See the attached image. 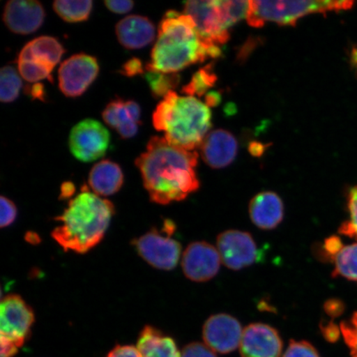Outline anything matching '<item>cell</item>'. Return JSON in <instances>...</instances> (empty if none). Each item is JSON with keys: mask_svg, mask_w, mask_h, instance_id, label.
Instances as JSON below:
<instances>
[{"mask_svg": "<svg viewBox=\"0 0 357 357\" xmlns=\"http://www.w3.org/2000/svg\"><path fill=\"white\" fill-rule=\"evenodd\" d=\"M26 92L36 100H43L45 99V89L43 84L35 83L33 86L26 88Z\"/></svg>", "mask_w": 357, "mask_h": 357, "instance_id": "cell-41", "label": "cell"}, {"mask_svg": "<svg viewBox=\"0 0 357 357\" xmlns=\"http://www.w3.org/2000/svg\"><path fill=\"white\" fill-rule=\"evenodd\" d=\"M333 262V278H343L357 282V243L343 247Z\"/></svg>", "mask_w": 357, "mask_h": 357, "instance_id": "cell-24", "label": "cell"}, {"mask_svg": "<svg viewBox=\"0 0 357 357\" xmlns=\"http://www.w3.org/2000/svg\"><path fill=\"white\" fill-rule=\"evenodd\" d=\"M220 98L218 93L214 92L213 93H208L206 96V104L208 106H214L218 104Z\"/></svg>", "mask_w": 357, "mask_h": 357, "instance_id": "cell-43", "label": "cell"}, {"mask_svg": "<svg viewBox=\"0 0 357 357\" xmlns=\"http://www.w3.org/2000/svg\"><path fill=\"white\" fill-rule=\"evenodd\" d=\"M93 8L91 0H57L53 10L62 20L70 24L88 20Z\"/></svg>", "mask_w": 357, "mask_h": 357, "instance_id": "cell-23", "label": "cell"}, {"mask_svg": "<svg viewBox=\"0 0 357 357\" xmlns=\"http://www.w3.org/2000/svg\"><path fill=\"white\" fill-rule=\"evenodd\" d=\"M116 36L123 47L130 50L144 48L155 38V28L149 19L141 15H129L119 22Z\"/></svg>", "mask_w": 357, "mask_h": 357, "instance_id": "cell-18", "label": "cell"}, {"mask_svg": "<svg viewBox=\"0 0 357 357\" xmlns=\"http://www.w3.org/2000/svg\"><path fill=\"white\" fill-rule=\"evenodd\" d=\"M340 329L351 357H357V311L349 320L342 321Z\"/></svg>", "mask_w": 357, "mask_h": 357, "instance_id": "cell-30", "label": "cell"}, {"mask_svg": "<svg viewBox=\"0 0 357 357\" xmlns=\"http://www.w3.org/2000/svg\"><path fill=\"white\" fill-rule=\"evenodd\" d=\"M61 198L67 199L71 197L75 193V185L73 183L66 182L61 186Z\"/></svg>", "mask_w": 357, "mask_h": 357, "instance_id": "cell-42", "label": "cell"}, {"mask_svg": "<svg viewBox=\"0 0 357 357\" xmlns=\"http://www.w3.org/2000/svg\"><path fill=\"white\" fill-rule=\"evenodd\" d=\"M107 357H142L137 347L127 345L117 346L112 350Z\"/></svg>", "mask_w": 357, "mask_h": 357, "instance_id": "cell-37", "label": "cell"}, {"mask_svg": "<svg viewBox=\"0 0 357 357\" xmlns=\"http://www.w3.org/2000/svg\"><path fill=\"white\" fill-rule=\"evenodd\" d=\"M176 225L171 220H164L162 229H153L133 240L132 244L139 256L149 265L162 271L175 268L181 254V245L173 239Z\"/></svg>", "mask_w": 357, "mask_h": 357, "instance_id": "cell-7", "label": "cell"}, {"mask_svg": "<svg viewBox=\"0 0 357 357\" xmlns=\"http://www.w3.org/2000/svg\"><path fill=\"white\" fill-rule=\"evenodd\" d=\"M100 66L96 57L79 53L62 62L58 70L59 88L64 96H82L99 75Z\"/></svg>", "mask_w": 357, "mask_h": 357, "instance_id": "cell-9", "label": "cell"}, {"mask_svg": "<svg viewBox=\"0 0 357 357\" xmlns=\"http://www.w3.org/2000/svg\"><path fill=\"white\" fill-rule=\"evenodd\" d=\"M238 146L233 134L218 129L208 133L200 146L204 162L212 168L221 169L234 162Z\"/></svg>", "mask_w": 357, "mask_h": 357, "instance_id": "cell-17", "label": "cell"}, {"mask_svg": "<svg viewBox=\"0 0 357 357\" xmlns=\"http://www.w3.org/2000/svg\"><path fill=\"white\" fill-rule=\"evenodd\" d=\"M283 357H320V356L310 342L290 341Z\"/></svg>", "mask_w": 357, "mask_h": 357, "instance_id": "cell-31", "label": "cell"}, {"mask_svg": "<svg viewBox=\"0 0 357 357\" xmlns=\"http://www.w3.org/2000/svg\"><path fill=\"white\" fill-rule=\"evenodd\" d=\"M144 78L149 83L151 93L155 99L166 96L180 82V77L178 74L160 73L156 71L146 70Z\"/></svg>", "mask_w": 357, "mask_h": 357, "instance_id": "cell-26", "label": "cell"}, {"mask_svg": "<svg viewBox=\"0 0 357 357\" xmlns=\"http://www.w3.org/2000/svg\"><path fill=\"white\" fill-rule=\"evenodd\" d=\"M324 311L332 318L340 316L344 312V303L338 300H329L324 303Z\"/></svg>", "mask_w": 357, "mask_h": 357, "instance_id": "cell-39", "label": "cell"}, {"mask_svg": "<svg viewBox=\"0 0 357 357\" xmlns=\"http://www.w3.org/2000/svg\"><path fill=\"white\" fill-rule=\"evenodd\" d=\"M243 333L238 320L226 314L211 316L203 328V337L206 345L222 354L235 351L240 346Z\"/></svg>", "mask_w": 357, "mask_h": 357, "instance_id": "cell-13", "label": "cell"}, {"mask_svg": "<svg viewBox=\"0 0 357 357\" xmlns=\"http://www.w3.org/2000/svg\"><path fill=\"white\" fill-rule=\"evenodd\" d=\"M44 20L43 4L36 0H11L3 8L4 24L13 33H33L41 28Z\"/></svg>", "mask_w": 357, "mask_h": 357, "instance_id": "cell-15", "label": "cell"}, {"mask_svg": "<svg viewBox=\"0 0 357 357\" xmlns=\"http://www.w3.org/2000/svg\"><path fill=\"white\" fill-rule=\"evenodd\" d=\"M106 124L115 129L123 139L136 135L141 124V109L133 100H112L102 111Z\"/></svg>", "mask_w": 357, "mask_h": 357, "instance_id": "cell-16", "label": "cell"}, {"mask_svg": "<svg viewBox=\"0 0 357 357\" xmlns=\"http://www.w3.org/2000/svg\"><path fill=\"white\" fill-rule=\"evenodd\" d=\"M110 135L107 128L95 119H84L71 129L69 136L70 153L83 162L102 158L108 150Z\"/></svg>", "mask_w": 357, "mask_h": 357, "instance_id": "cell-8", "label": "cell"}, {"mask_svg": "<svg viewBox=\"0 0 357 357\" xmlns=\"http://www.w3.org/2000/svg\"><path fill=\"white\" fill-rule=\"evenodd\" d=\"M142 357H181L175 341L151 326H145L137 340Z\"/></svg>", "mask_w": 357, "mask_h": 357, "instance_id": "cell-22", "label": "cell"}, {"mask_svg": "<svg viewBox=\"0 0 357 357\" xmlns=\"http://www.w3.org/2000/svg\"><path fill=\"white\" fill-rule=\"evenodd\" d=\"M250 1H187L184 13L195 22L205 41L220 47L229 39V29L247 19Z\"/></svg>", "mask_w": 357, "mask_h": 357, "instance_id": "cell-5", "label": "cell"}, {"mask_svg": "<svg viewBox=\"0 0 357 357\" xmlns=\"http://www.w3.org/2000/svg\"><path fill=\"white\" fill-rule=\"evenodd\" d=\"M181 357H217V356L207 345L200 342H193L184 348Z\"/></svg>", "mask_w": 357, "mask_h": 357, "instance_id": "cell-34", "label": "cell"}, {"mask_svg": "<svg viewBox=\"0 0 357 357\" xmlns=\"http://www.w3.org/2000/svg\"><path fill=\"white\" fill-rule=\"evenodd\" d=\"M17 70L22 79L29 83H38L40 80L48 79L53 82L51 69L29 61H17Z\"/></svg>", "mask_w": 357, "mask_h": 357, "instance_id": "cell-28", "label": "cell"}, {"mask_svg": "<svg viewBox=\"0 0 357 357\" xmlns=\"http://www.w3.org/2000/svg\"><path fill=\"white\" fill-rule=\"evenodd\" d=\"M344 247L340 238L336 236H333L324 241L323 247L318 251L319 258H323L324 261H333L339 252Z\"/></svg>", "mask_w": 357, "mask_h": 357, "instance_id": "cell-32", "label": "cell"}, {"mask_svg": "<svg viewBox=\"0 0 357 357\" xmlns=\"http://www.w3.org/2000/svg\"><path fill=\"white\" fill-rule=\"evenodd\" d=\"M22 83L15 67L3 66L0 71V100L11 102L19 97Z\"/></svg>", "mask_w": 357, "mask_h": 357, "instance_id": "cell-25", "label": "cell"}, {"mask_svg": "<svg viewBox=\"0 0 357 357\" xmlns=\"http://www.w3.org/2000/svg\"><path fill=\"white\" fill-rule=\"evenodd\" d=\"M347 207L350 220L343 223L339 229V233L352 238H357V186L351 188L348 194Z\"/></svg>", "mask_w": 357, "mask_h": 357, "instance_id": "cell-29", "label": "cell"}, {"mask_svg": "<svg viewBox=\"0 0 357 357\" xmlns=\"http://www.w3.org/2000/svg\"><path fill=\"white\" fill-rule=\"evenodd\" d=\"M217 79L211 67L201 69L192 77L191 82L183 88L182 92L186 95L202 96L208 89L213 86Z\"/></svg>", "mask_w": 357, "mask_h": 357, "instance_id": "cell-27", "label": "cell"}, {"mask_svg": "<svg viewBox=\"0 0 357 357\" xmlns=\"http://www.w3.org/2000/svg\"><path fill=\"white\" fill-rule=\"evenodd\" d=\"M198 158L195 151L169 144L165 137H151L145 153L136 160L151 200L167 205L198 190L199 181L195 172Z\"/></svg>", "mask_w": 357, "mask_h": 357, "instance_id": "cell-1", "label": "cell"}, {"mask_svg": "<svg viewBox=\"0 0 357 357\" xmlns=\"http://www.w3.org/2000/svg\"><path fill=\"white\" fill-rule=\"evenodd\" d=\"M218 250L206 242H195L186 248L182 257V269L186 278L195 282L211 280L220 269Z\"/></svg>", "mask_w": 357, "mask_h": 357, "instance_id": "cell-12", "label": "cell"}, {"mask_svg": "<svg viewBox=\"0 0 357 357\" xmlns=\"http://www.w3.org/2000/svg\"><path fill=\"white\" fill-rule=\"evenodd\" d=\"M283 342L274 328L252 324L244 329L240 343L242 357H280Z\"/></svg>", "mask_w": 357, "mask_h": 357, "instance_id": "cell-14", "label": "cell"}, {"mask_svg": "<svg viewBox=\"0 0 357 357\" xmlns=\"http://www.w3.org/2000/svg\"><path fill=\"white\" fill-rule=\"evenodd\" d=\"M208 106L195 96L171 91L159 102L153 114V126L164 132L169 144L195 151L202 144L212 126Z\"/></svg>", "mask_w": 357, "mask_h": 357, "instance_id": "cell-4", "label": "cell"}, {"mask_svg": "<svg viewBox=\"0 0 357 357\" xmlns=\"http://www.w3.org/2000/svg\"><path fill=\"white\" fill-rule=\"evenodd\" d=\"M0 342H1V354H0V357H13L19 351V346L16 343L8 340V339L0 337Z\"/></svg>", "mask_w": 357, "mask_h": 357, "instance_id": "cell-40", "label": "cell"}, {"mask_svg": "<svg viewBox=\"0 0 357 357\" xmlns=\"http://www.w3.org/2000/svg\"><path fill=\"white\" fill-rule=\"evenodd\" d=\"M0 208H1V216H0V225L1 227L10 226L15 221L17 217V208L15 204L10 199L2 196L0 199Z\"/></svg>", "mask_w": 357, "mask_h": 357, "instance_id": "cell-33", "label": "cell"}, {"mask_svg": "<svg viewBox=\"0 0 357 357\" xmlns=\"http://www.w3.org/2000/svg\"><path fill=\"white\" fill-rule=\"evenodd\" d=\"M221 55L220 47L201 37L190 15L168 11L160 22L149 71L177 74L191 65Z\"/></svg>", "mask_w": 357, "mask_h": 357, "instance_id": "cell-2", "label": "cell"}, {"mask_svg": "<svg viewBox=\"0 0 357 357\" xmlns=\"http://www.w3.org/2000/svg\"><path fill=\"white\" fill-rule=\"evenodd\" d=\"M217 245L221 261L231 270H242L255 264L261 259V252L255 240L245 231H223L218 236Z\"/></svg>", "mask_w": 357, "mask_h": 357, "instance_id": "cell-10", "label": "cell"}, {"mask_svg": "<svg viewBox=\"0 0 357 357\" xmlns=\"http://www.w3.org/2000/svg\"><path fill=\"white\" fill-rule=\"evenodd\" d=\"M354 1H250L247 20L250 26L261 28L266 22L296 26L311 13L349 10Z\"/></svg>", "mask_w": 357, "mask_h": 357, "instance_id": "cell-6", "label": "cell"}, {"mask_svg": "<svg viewBox=\"0 0 357 357\" xmlns=\"http://www.w3.org/2000/svg\"><path fill=\"white\" fill-rule=\"evenodd\" d=\"M320 328L324 338L329 342H337L340 336L341 329L332 322L321 324Z\"/></svg>", "mask_w": 357, "mask_h": 357, "instance_id": "cell-38", "label": "cell"}, {"mask_svg": "<svg viewBox=\"0 0 357 357\" xmlns=\"http://www.w3.org/2000/svg\"><path fill=\"white\" fill-rule=\"evenodd\" d=\"M105 4L109 10L118 15L130 12L134 6V3L130 0H107Z\"/></svg>", "mask_w": 357, "mask_h": 357, "instance_id": "cell-36", "label": "cell"}, {"mask_svg": "<svg viewBox=\"0 0 357 357\" xmlns=\"http://www.w3.org/2000/svg\"><path fill=\"white\" fill-rule=\"evenodd\" d=\"M64 53L63 46L56 38L42 36L25 45L17 61H33L53 70Z\"/></svg>", "mask_w": 357, "mask_h": 357, "instance_id": "cell-20", "label": "cell"}, {"mask_svg": "<svg viewBox=\"0 0 357 357\" xmlns=\"http://www.w3.org/2000/svg\"><path fill=\"white\" fill-rule=\"evenodd\" d=\"M34 312L17 294H8L0 303V333L19 347L24 344L34 323Z\"/></svg>", "mask_w": 357, "mask_h": 357, "instance_id": "cell-11", "label": "cell"}, {"mask_svg": "<svg viewBox=\"0 0 357 357\" xmlns=\"http://www.w3.org/2000/svg\"><path fill=\"white\" fill-rule=\"evenodd\" d=\"M250 217L254 225L263 230L275 229L284 218V204L274 192H261L249 204Z\"/></svg>", "mask_w": 357, "mask_h": 357, "instance_id": "cell-19", "label": "cell"}, {"mask_svg": "<svg viewBox=\"0 0 357 357\" xmlns=\"http://www.w3.org/2000/svg\"><path fill=\"white\" fill-rule=\"evenodd\" d=\"M120 73L128 77H136L137 75L144 74V65L138 58H132L122 66Z\"/></svg>", "mask_w": 357, "mask_h": 357, "instance_id": "cell-35", "label": "cell"}, {"mask_svg": "<svg viewBox=\"0 0 357 357\" xmlns=\"http://www.w3.org/2000/svg\"><path fill=\"white\" fill-rule=\"evenodd\" d=\"M123 174L117 163L102 160L95 165L89 175V185L99 196L113 195L122 188Z\"/></svg>", "mask_w": 357, "mask_h": 357, "instance_id": "cell-21", "label": "cell"}, {"mask_svg": "<svg viewBox=\"0 0 357 357\" xmlns=\"http://www.w3.org/2000/svg\"><path fill=\"white\" fill-rule=\"evenodd\" d=\"M114 213V206L109 200L84 185L56 218L60 225L53 230L52 238L66 252L86 253L104 238Z\"/></svg>", "mask_w": 357, "mask_h": 357, "instance_id": "cell-3", "label": "cell"}]
</instances>
